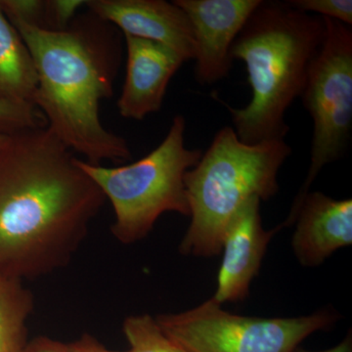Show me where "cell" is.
Returning <instances> with one entry per match:
<instances>
[{"instance_id":"6da1fadb","label":"cell","mask_w":352,"mask_h":352,"mask_svg":"<svg viewBox=\"0 0 352 352\" xmlns=\"http://www.w3.org/2000/svg\"><path fill=\"white\" fill-rule=\"evenodd\" d=\"M76 159L47 126L0 148V279L45 276L80 249L106 199Z\"/></svg>"},{"instance_id":"7a4b0ae2","label":"cell","mask_w":352,"mask_h":352,"mask_svg":"<svg viewBox=\"0 0 352 352\" xmlns=\"http://www.w3.org/2000/svg\"><path fill=\"white\" fill-rule=\"evenodd\" d=\"M64 31L9 20L34 61L38 88L34 105L46 126L68 149L87 163L129 161L126 139L102 124L101 102L113 96L119 67L118 45L92 15Z\"/></svg>"},{"instance_id":"3957f363","label":"cell","mask_w":352,"mask_h":352,"mask_svg":"<svg viewBox=\"0 0 352 352\" xmlns=\"http://www.w3.org/2000/svg\"><path fill=\"white\" fill-rule=\"evenodd\" d=\"M325 32L322 17L293 8L286 1H263L231 47L244 62L252 98L243 108L227 105L234 131L245 144L285 139V113L300 97L308 68Z\"/></svg>"},{"instance_id":"277c9868","label":"cell","mask_w":352,"mask_h":352,"mask_svg":"<svg viewBox=\"0 0 352 352\" xmlns=\"http://www.w3.org/2000/svg\"><path fill=\"white\" fill-rule=\"evenodd\" d=\"M292 154L285 139L245 144L233 127L215 134L207 152L184 176L190 208L188 230L179 245L184 256H219L227 228L254 197L267 201L279 191L278 173Z\"/></svg>"},{"instance_id":"5b68a950","label":"cell","mask_w":352,"mask_h":352,"mask_svg":"<svg viewBox=\"0 0 352 352\" xmlns=\"http://www.w3.org/2000/svg\"><path fill=\"white\" fill-rule=\"evenodd\" d=\"M186 120L175 116L166 138L135 163L108 168L76 159L80 168L100 188L115 212L111 232L120 243L144 239L164 212L190 217L185 173L203 152L185 145Z\"/></svg>"},{"instance_id":"8992f818","label":"cell","mask_w":352,"mask_h":352,"mask_svg":"<svg viewBox=\"0 0 352 352\" xmlns=\"http://www.w3.org/2000/svg\"><path fill=\"white\" fill-rule=\"evenodd\" d=\"M325 32L308 68L303 105L314 120V138L307 178L293 201L285 227L295 223L300 204L324 166L346 154L352 131V30L323 18Z\"/></svg>"},{"instance_id":"52a82bcc","label":"cell","mask_w":352,"mask_h":352,"mask_svg":"<svg viewBox=\"0 0 352 352\" xmlns=\"http://www.w3.org/2000/svg\"><path fill=\"white\" fill-rule=\"evenodd\" d=\"M155 318L187 352H293L308 336L331 327L338 317L325 310L292 318L241 316L210 298L193 309Z\"/></svg>"},{"instance_id":"ba28073f","label":"cell","mask_w":352,"mask_h":352,"mask_svg":"<svg viewBox=\"0 0 352 352\" xmlns=\"http://www.w3.org/2000/svg\"><path fill=\"white\" fill-rule=\"evenodd\" d=\"M261 0H175L190 21L196 46V78L214 85L232 68L231 47Z\"/></svg>"},{"instance_id":"9c48e42d","label":"cell","mask_w":352,"mask_h":352,"mask_svg":"<svg viewBox=\"0 0 352 352\" xmlns=\"http://www.w3.org/2000/svg\"><path fill=\"white\" fill-rule=\"evenodd\" d=\"M85 6L124 36L163 44L184 62L195 60L196 46L188 17L175 1L164 0H88Z\"/></svg>"},{"instance_id":"30bf717a","label":"cell","mask_w":352,"mask_h":352,"mask_svg":"<svg viewBox=\"0 0 352 352\" xmlns=\"http://www.w3.org/2000/svg\"><path fill=\"white\" fill-rule=\"evenodd\" d=\"M261 199L247 201L227 228L222 250L223 258L212 298L217 305L238 302L249 295L252 279L258 275L268 244L282 230L277 226L265 230L259 212Z\"/></svg>"},{"instance_id":"8fae6325","label":"cell","mask_w":352,"mask_h":352,"mask_svg":"<svg viewBox=\"0 0 352 352\" xmlns=\"http://www.w3.org/2000/svg\"><path fill=\"white\" fill-rule=\"evenodd\" d=\"M126 72L117 106L126 119L142 120L159 112L173 76L184 60L163 44L124 36Z\"/></svg>"},{"instance_id":"7c38bea8","label":"cell","mask_w":352,"mask_h":352,"mask_svg":"<svg viewBox=\"0 0 352 352\" xmlns=\"http://www.w3.org/2000/svg\"><path fill=\"white\" fill-rule=\"evenodd\" d=\"M292 245L300 263L320 265L340 248L352 244V200L308 192L296 215Z\"/></svg>"},{"instance_id":"4fadbf2b","label":"cell","mask_w":352,"mask_h":352,"mask_svg":"<svg viewBox=\"0 0 352 352\" xmlns=\"http://www.w3.org/2000/svg\"><path fill=\"white\" fill-rule=\"evenodd\" d=\"M36 88L38 76L30 51L0 8V99L34 105Z\"/></svg>"},{"instance_id":"5bb4252c","label":"cell","mask_w":352,"mask_h":352,"mask_svg":"<svg viewBox=\"0 0 352 352\" xmlns=\"http://www.w3.org/2000/svg\"><path fill=\"white\" fill-rule=\"evenodd\" d=\"M34 296L17 280L0 279V352H24Z\"/></svg>"},{"instance_id":"9a60e30c","label":"cell","mask_w":352,"mask_h":352,"mask_svg":"<svg viewBox=\"0 0 352 352\" xmlns=\"http://www.w3.org/2000/svg\"><path fill=\"white\" fill-rule=\"evenodd\" d=\"M122 330L131 346L127 352H187L163 332L151 315L126 317Z\"/></svg>"},{"instance_id":"2e32d148","label":"cell","mask_w":352,"mask_h":352,"mask_svg":"<svg viewBox=\"0 0 352 352\" xmlns=\"http://www.w3.org/2000/svg\"><path fill=\"white\" fill-rule=\"evenodd\" d=\"M41 126H46V120L36 106L0 99V133L11 135Z\"/></svg>"},{"instance_id":"e0dca14e","label":"cell","mask_w":352,"mask_h":352,"mask_svg":"<svg viewBox=\"0 0 352 352\" xmlns=\"http://www.w3.org/2000/svg\"><path fill=\"white\" fill-rule=\"evenodd\" d=\"M286 2L289 6L302 12L317 13L322 18L339 21L351 27V0H289Z\"/></svg>"},{"instance_id":"ac0fdd59","label":"cell","mask_w":352,"mask_h":352,"mask_svg":"<svg viewBox=\"0 0 352 352\" xmlns=\"http://www.w3.org/2000/svg\"><path fill=\"white\" fill-rule=\"evenodd\" d=\"M0 8L9 20H20L45 28L46 1L41 0H0Z\"/></svg>"},{"instance_id":"d6986e66","label":"cell","mask_w":352,"mask_h":352,"mask_svg":"<svg viewBox=\"0 0 352 352\" xmlns=\"http://www.w3.org/2000/svg\"><path fill=\"white\" fill-rule=\"evenodd\" d=\"M85 1L82 0H50L46 1L45 29L64 31L68 29L76 13Z\"/></svg>"},{"instance_id":"ffe728a7","label":"cell","mask_w":352,"mask_h":352,"mask_svg":"<svg viewBox=\"0 0 352 352\" xmlns=\"http://www.w3.org/2000/svg\"><path fill=\"white\" fill-rule=\"evenodd\" d=\"M24 352H71L68 344L51 339L45 336H39L28 342Z\"/></svg>"},{"instance_id":"44dd1931","label":"cell","mask_w":352,"mask_h":352,"mask_svg":"<svg viewBox=\"0 0 352 352\" xmlns=\"http://www.w3.org/2000/svg\"><path fill=\"white\" fill-rule=\"evenodd\" d=\"M68 346L71 352H127L109 349L89 333H85L80 339L69 342Z\"/></svg>"},{"instance_id":"7402d4cb","label":"cell","mask_w":352,"mask_h":352,"mask_svg":"<svg viewBox=\"0 0 352 352\" xmlns=\"http://www.w3.org/2000/svg\"><path fill=\"white\" fill-rule=\"evenodd\" d=\"M293 352H352V337L351 333H349V335L344 338L342 342H340L337 346L332 347L330 349H326V351H305V349H300V347H296L295 351Z\"/></svg>"},{"instance_id":"603a6c76","label":"cell","mask_w":352,"mask_h":352,"mask_svg":"<svg viewBox=\"0 0 352 352\" xmlns=\"http://www.w3.org/2000/svg\"><path fill=\"white\" fill-rule=\"evenodd\" d=\"M8 134H2L0 133V148L2 147L4 144H6L7 139H8Z\"/></svg>"}]
</instances>
